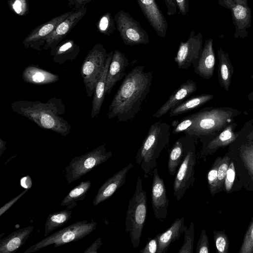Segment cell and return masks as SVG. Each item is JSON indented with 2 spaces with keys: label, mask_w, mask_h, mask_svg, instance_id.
<instances>
[{
  "label": "cell",
  "mask_w": 253,
  "mask_h": 253,
  "mask_svg": "<svg viewBox=\"0 0 253 253\" xmlns=\"http://www.w3.org/2000/svg\"><path fill=\"white\" fill-rule=\"evenodd\" d=\"M170 126L166 122L152 124L136 156L135 162L142 168L145 176L157 166L161 152L169 141Z\"/></svg>",
  "instance_id": "obj_3"
},
{
  "label": "cell",
  "mask_w": 253,
  "mask_h": 253,
  "mask_svg": "<svg viewBox=\"0 0 253 253\" xmlns=\"http://www.w3.org/2000/svg\"><path fill=\"white\" fill-rule=\"evenodd\" d=\"M102 245L101 238L99 237L84 252V253H97V250Z\"/></svg>",
  "instance_id": "obj_47"
},
{
  "label": "cell",
  "mask_w": 253,
  "mask_h": 253,
  "mask_svg": "<svg viewBox=\"0 0 253 253\" xmlns=\"http://www.w3.org/2000/svg\"><path fill=\"white\" fill-rule=\"evenodd\" d=\"M242 155L246 166L253 177V146L247 147L243 151Z\"/></svg>",
  "instance_id": "obj_36"
},
{
  "label": "cell",
  "mask_w": 253,
  "mask_h": 253,
  "mask_svg": "<svg viewBox=\"0 0 253 253\" xmlns=\"http://www.w3.org/2000/svg\"><path fill=\"white\" fill-rule=\"evenodd\" d=\"M158 248L157 236L153 239H149L143 249L139 251L140 253H157Z\"/></svg>",
  "instance_id": "obj_41"
},
{
  "label": "cell",
  "mask_w": 253,
  "mask_h": 253,
  "mask_svg": "<svg viewBox=\"0 0 253 253\" xmlns=\"http://www.w3.org/2000/svg\"><path fill=\"white\" fill-rule=\"evenodd\" d=\"M193 139L192 135L185 134L174 143L170 150L168 162V171L170 175H174L176 173Z\"/></svg>",
  "instance_id": "obj_20"
},
{
  "label": "cell",
  "mask_w": 253,
  "mask_h": 253,
  "mask_svg": "<svg viewBox=\"0 0 253 253\" xmlns=\"http://www.w3.org/2000/svg\"><path fill=\"white\" fill-rule=\"evenodd\" d=\"M193 122L191 114L182 119L180 121H174L172 123V126L173 127L172 133L176 134L184 132L192 125Z\"/></svg>",
  "instance_id": "obj_34"
},
{
  "label": "cell",
  "mask_w": 253,
  "mask_h": 253,
  "mask_svg": "<svg viewBox=\"0 0 253 253\" xmlns=\"http://www.w3.org/2000/svg\"><path fill=\"white\" fill-rule=\"evenodd\" d=\"M251 77H252V78H253V73H252V76H251Z\"/></svg>",
  "instance_id": "obj_52"
},
{
  "label": "cell",
  "mask_w": 253,
  "mask_h": 253,
  "mask_svg": "<svg viewBox=\"0 0 253 253\" xmlns=\"http://www.w3.org/2000/svg\"><path fill=\"white\" fill-rule=\"evenodd\" d=\"M142 13L157 35L165 38L168 29L165 17L155 0H136Z\"/></svg>",
  "instance_id": "obj_15"
},
{
  "label": "cell",
  "mask_w": 253,
  "mask_h": 253,
  "mask_svg": "<svg viewBox=\"0 0 253 253\" xmlns=\"http://www.w3.org/2000/svg\"><path fill=\"white\" fill-rule=\"evenodd\" d=\"M186 227L184 217H178L165 231L158 234L157 235L158 239L157 253L167 252L171 243L179 239L184 233Z\"/></svg>",
  "instance_id": "obj_23"
},
{
  "label": "cell",
  "mask_w": 253,
  "mask_h": 253,
  "mask_svg": "<svg viewBox=\"0 0 253 253\" xmlns=\"http://www.w3.org/2000/svg\"><path fill=\"white\" fill-rule=\"evenodd\" d=\"M6 141L3 140L2 138H0V156L4 153L6 149Z\"/></svg>",
  "instance_id": "obj_50"
},
{
  "label": "cell",
  "mask_w": 253,
  "mask_h": 253,
  "mask_svg": "<svg viewBox=\"0 0 253 253\" xmlns=\"http://www.w3.org/2000/svg\"><path fill=\"white\" fill-rule=\"evenodd\" d=\"M117 29L124 43L133 46L149 43L148 34L128 13L121 10L114 16Z\"/></svg>",
  "instance_id": "obj_9"
},
{
  "label": "cell",
  "mask_w": 253,
  "mask_h": 253,
  "mask_svg": "<svg viewBox=\"0 0 253 253\" xmlns=\"http://www.w3.org/2000/svg\"><path fill=\"white\" fill-rule=\"evenodd\" d=\"M114 28V23L109 13H107L102 16L98 23V29L101 33L109 35L113 32Z\"/></svg>",
  "instance_id": "obj_33"
},
{
  "label": "cell",
  "mask_w": 253,
  "mask_h": 253,
  "mask_svg": "<svg viewBox=\"0 0 253 253\" xmlns=\"http://www.w3.org/2000/svg\"><path fill=\"white\" fill-rule=\"evenodd\" d=\"M233 129V124L226 126L217 137L210 142L208 145V148L211 149H214L225 146L234 141L237 135L234 133Z\"/></svg>",
  "instance_id": "obj_31"
},
{
  "label": "cell",
  "mask_w": 253,
  "mask_h": 253,
  "mask_svg": "<svg viewBox=\"0 0 253 253\" xmlns=\"http://www.w3.org/2000/svg\"><path fill=\"white\" fill-rule=\"evenodd\" d=\"M72 211L67 209L60 211L50 213L44 224L45 237L55 229L61 227L72 218Z\"/></svg>",
  "instance_id": "obj_30"
},
{
  "label": "cell",
  "mask_w": 253,
  "mask_h": 253,
  "mask_svg": "<svg viewBox=\"0 0 253 253\" xmlns=\"http://www.w3.org/2000/svg\"><path fill=\"white\" fill-rule=\"evenodd\" d=\"M87 8L83 6L75 10L66 19L61 22L47 37L43 50L51 49L58 45L63 38L84 16Z\"/></svg>",
  "instance_id": "obj_14"
},
{
  "label": "cell",
  "mask_w": 253,
  "mask_h": 253,
  "mask_svg": "<svg viewBox=\"0 0 253 253\" xmlns=\"http://www.w3.org/2000/svg\"><path fill=\"white\" fill-rule=\"evenodd\" d=\"M107 54L102 44H96L89 50L82 64L80 73L88 97L93 95L96 84L104 71Z\"/></svg>",
  "instance_id": "obj_7"
},
{
  "label": "cell",
  "mask_w": 253,
  "mask_h": 253,
  "mask_svg": "<svg viewBox=\"0 0 253 253\" xmlns=\"http://www.w3.org/2000/svg\"><path fill=\"white\" fill-rule=\"evenodd\" d=\"M213 97L211 94H203L184 100L169 111V117L177 116L190 111L210 101Z\"/></svg>",
  "instance_id": "obj_28"
},
{
  "label": "cell",
  "mask_w": 253,
  "mask_h": 253,
  "mask_svg": "<svg viewBox=\"0 0 253 253\" xmlns=\"http://www.w3.org/2000/svg\"><path fill=\"white\" fill-rule=\"evenodd\" d=\"M74 11L67 12L36 27L23 40L22 43L24 47L25 48H31L38 51L42 50L48 36Z\"/></svg>",
  "instance_id": "obj_12"
},
{
  "label": "cell",
  "mask_w": 253,
  "mask_h": 253,
  "mask_svg": "<svg viewBox=\"0 0 253 253\" xmlns=\"http://www.w3.org/2000/svg\"><path fill=\"white\" fill-rule=\"evenodd\" d=\"M147 212V196L142 181L138 177L133 196L129 200L126 219V231L129 233L131 244L136 248L140 244Z\"/></svg>",
  "instance_id": "obj_5"
},
{
  "label": "cell",
  "mask_w": 253,
  "mask_h": 253,
  "mask_svg": "<svg viewBox=\"0 0 253 253\" xmlns=\"http://www.w3.org/2000/svg\"><path fill=\"white\" fill-rule=\"evenodd\" d=\"M34 227L17 230L0 240V253H14L23 246L29 238Z\"/></svg>",
  "instance_id": "obj_22"
},
{
  "label": "cell",
  "mask_w": 253,
  "mask_h": 253,
  "mask_svg": "<svg viewBox=\"0 0 253 253\" xmlns=\"http://www.w3.org/2000/svg\"><path fill=\"white\" fill-rule=\"evenodd\" d=\"M133 166L132 164L130 163L115 173L101 186L93 201L92 204L94 206L96 207L109 199L125 184L126 174Z\"/></svg>",
  "instance_id": "obj_16"
},
{
  "label": "cell",
  "mask_w": 253,
  "mask_h": 253,
  "mask_svg": "<svg viewBox=\"0 0 253 253\" xmlns=\"http://www.w3.org/2000/svg\"><path fill=\"white\" fill-rule=\"evenodd\" d=\"M80 51L79 46L73 40H68L51 49L50 55L54 63L61 65L76 59Z\"/></svg>",
  "instance_id": "obj_25"
},
{
  "label": "cell",
  "mask_w": 253,
  "mask_h": 253,
  "mask_svg": "<svg viewBox=\"0 0 253 253\" xmlns=\"http://www.w3.org/2000/svg\"><path fill=\"white\" fill-rule=\"evenodd\" d=\"M94 0H69V6H74L76 10L84 6V5Z\"/></svg>",
  "instance_id": "obj_48"
},
{
  "label": "cell",
  "mask_w": 253,
  "mask_h": 253,
  "mask_svg": "<svg viewBox=\"0 0 253 253\" xmlns=\"http://www.w3.org/2000/svg\"><path fill=\"white\" fill-rule=\"evenodd\" d=\"M218 167L217 166L213 167L208 174V181L210 191L211 193L216 190L217 186Z\"/></svg>",
  "instance_id": "obj_37"
},
{
  "label": "cell",
  "mask_w": 253,
  "mask_h": 253,
  "mask_svg": "<svg viewBox=\"0 0 253 253\" xmlns=\"http://www.w3.org/2000/svg\"><path fill=\"white\" fill-rule=\"evenodd\" d=\"M235 172L234 164L231 163L228 167L225 176V185L226 189L230 190L233 185L235 179Z\"/></svg>",
  "instance_id": "obj_42"
},
{
  "label": "cell",
  "mask_w": 253,
  "mask_h": 253,
  "mask_svg": "<svg viewBox=\"0 0 253 253\" xmlns=\"http://www.w3.org/2000/svg\"><path fill=\"white\" fill-rule=\"evenodd\" d=\"M112 155L111 151H107L105 144H103L84 154L73 158L65 168L68 183L80 178L107 161Z\"/></svg>",
  "instance_id": "obj_8"
},
{
  "label": "cell",
  "mask_w": 253,
  "mask_h": 253,
  "mask_svg": "<svg viewBox=\"0 0 253 253\" xmlns=\"http://www.w3.org/2000/svg\"><path fill=\"white\" fill-rule=\"evenodd\" d=\"M239 113L231 108H204L191 114L193 123L184 132L194 137L214 134L227 126Z\"/></svg>",
  "instance_id": "obj_4"
},
{
  "label": "cell",
  "mask_w": 253,
  "mask_h": 253,
  "mask_svg": "<svg viewBox=\"0 0 253 253\" xmlns=\"http://www.w3.org/2000/svg\"><path fill=\"white\" fill-rule=\"evenodd\" d=\"M209 243L208 238L206 234V231L202 230L200 238L197 243L196 253H208Z\"/></svg>",
  "instance_id": "obj_39"
},
{
  "label": "cell",
  "mask_w": 253,
  "mask_h": 253,
  "mask_svg": "<svg viewBox=\"0 0 253 253\" xmlns=\"http://www.w3.org/2000/svg\"><path fill=\"white\" fill-rule=\"evenodd\" d=\"M183 243L178 253H192L194 239V224L191 222L188 228H185Z\"/></svg>",
  "instance_id": "obj_32"
},
{
  "label": "cell",
  "mask_w": 253,
  "mask_h": 253,
  "mask_svg": "<svg viewBox=\"0 0 253 253\" xmlns=\"http://www.w3.org/2000/svg\"><path fill=\"white\" fill-rule=\"evenodd\" d=\"M90 181H82L78 185L72 189L62 201L60 205L71 210L78 204V202L83 200L91 187Z\"/></svg>",
  "instance_id": "obj_29"
},
{
  "label": "cell",
  "mask_w": 253,
  "mask_h": 253,
  "mask_svg": "<svg viewBox=\"0 0 253 253\" xmlns=\"http://www.w3.org/2000/svg\"><path fill=\"white\" fill-rule=\"evenodd\" d=\"M222 4L230 8L238 31L245 30L250 24L251 14L247 0H222Z\"/></svg>",
  "instance_id": "obj_21"
},
{
  "label": "cell",
  "mask_w": 253,
  "mask_h": 253,
  "mask_svg": "<svg viewBox=\"0 0 253 253\" xmlns=\"http://www.w3.org/2000/svg\"><path fill=\"white\" fill-rule=\"evenodd\" d=\"M215 62L213 41L210 39L206 41L198 61L193 65L194 72L203 79H210L213 75Z\"/></svg>",
  "instance_id": "obj_19"
},
{
  "label": "cell",
  "mask_w": 253,
  "mask_h": 253,
  "mask_svg": "<svg viewBox=\"0 0 253 253\" xmlns=\"http://www.w3.org/2000/svg\"><path fill=\"white\" fill-rule=\"evenodd\" d=\"M29 189H25L23 192L20 193L15 197L13 198L12 200L6 203L0 209V216H1L6 211H7L10 207H11L19 199L21 198Z\"/></svg>",
  "instance_id": "obj_43"
},
{
  "label": "cell",
  "mask_w": 253,
  "mask_h": 253,
  "mask_svg": "<svg viewBox=\"0 0 253 253\" xmlns=\"http://www.w3.org/2000/svg\"><path fill=\"white\" fill-rule=\"evenodd\" d=\"M128 66L129 61L125 54L118 49L114 51L107 76L105 94H110L116 84L126 77Z\"/></svg>",
  "instance_id": "obj_17"
},
{
  "label": "cell",
  "mask_w": 253,
  "mask_h": 253,
  "mask_svg": "<svg viewBox=\"0 0 253 253\" xmlns=\"http://www.w3.org/2000/svg\"><path fill=\"white\" fill-rule=\"evenodd\" d=\"M167 9V13L169 16H173L177 12V4L175 0H164Z\"/></svg>",
  "instance_id": "obj_46"
},
{
  "label": "cell",
  "mask_w": 253,
  "mask_h": 253,
  "mask_svg": "<svg viewBox=\"0 0 253 253\" xmlns=\"http://www.w3.org/2000/svg\"><path fill=\"white\" fill-rule=\"evenodd\" d=\"M197 88L195 82L190 79L187 80L171 94L167 101L152 115V117L155 118L162 117L194 93Z\"/></svg>",
  "instance_id": "obj_18"
},
{
  "label": "cell",
  "mask_w": 253,
  "mask_h": 253,
  "mask_svg": "<svg viewBox=\"0 0 253 253\" xmlns=\"http://www.w3.org/2000/svg\"><path fill=\"white\" fill-rule=\"evenodd\" d=\"M202 35L195 34L194 30L190 32L186 42H181L174 58L177 67L180 69H188L198 61L202 51Z\"/></svg>",
  "instance_id": "obj_11"
},
{
  "label": "cell",
  "mask_w": 253,
  "mask_h": 253,
  "mask_svg": "<svg viewBox=\"0 0 253 253\" xmlns=\"http://www.w3.org/2000/svg\"><path fill=\"white\" fill-rule=\"evenodd\" d=\"M11 7L12 10L20 15H23L27 12L28 3L26 0H10Z\"/></svg>",
  "instance_id": "obj_38"
},
{
  "label": "cell",
  "mask_w": 253,
  "mask_h": 253,
  "mask_svg": "<svg viewBox=\"0 0 253 253\" xmlns=\"http://www.w3.org/2000/svg\"><path fill=\"white\" fill-rule=\"evenodd\" d=\"M224 161L220 166L218 168V175H217V186L219 182L223 181L225 177L226 176L227 169H228V161Z\"/></svg>",
  "instance_id": "obj_44"
},
{
  "label": "cell",
  "mask_w": 253,
  "mask_h": 253,
  "mask_svg": "<svg viewBox=\"0 0 253 253\" xmlns=\"http://www.w3.org/2000/svg\"><path fill=\"white\" fill-rule=\"evenodd\" d=\"M195 164V148L193 142L175 173L173 189V196L177 201L180 200L194 182V169Z\"/></svg>",
  "instance_id": "obj_10"
},
{
  "label": "cell",
  "mask_w": 253,
  "mask_h": 253,
  "mask_svg": "<svg viewBox=\"0 0 253 253\" xmlns=\"http://www.w3.org/2000/svg\"><path fill=\"white\" fill-rule=\"evenodd\" d=\"M152 173L153 178L151 187V203L155 218L163 221L168 214L169 200L163 179L160 176L155 167Z\"/></svg>",
  "instance_id": "obj_13"
},
{
  "label": "cell",
  "mask_w": 253,
  "mask_h": 253,
  "mask_svg": "<svg viewBox=\"0 0 253 253\" xmlns=\"http://www.w3.org/2000/svg\"><path fill=\"white\" fill-rule=\"evenodd\" d=\"M144 69V66L137 65L126 76L108 107L109 119L116 118L119 122H126L139 112L153 79L152 72H145Z\"/></svg>",
  "instance_id": "obj_1"
},
{
  "label": "cell",
  "mask_w": 253,
  "mask_h": 253,
  "mask_svg": "<svg viewBox=\"0 0 253 253\" xmlns=\"http://www.w3.org/2000/svg\"><path fill=\"white\" fill-rule=\"evenodd\" d=\"M253 252V222L245 235L240 252L250 253Z\"/></svg>",
  "instance_id": "obj_35"
},
{
  "label": "cell",
  "mask_w": 253,
  "mask_h": 253,
  "mask_svg": "<svg viewBox=\"0 0 253 253\" xmlns=\"http://www.w3.org/2000/svg\"><path fill=\"white\" fill-rule=\"evenodd\" d=\"M20 184L22 187L29 189L32 185L31 178L29 175L22 177L20 180Z\"/></svg>",
  "instance_id": "obj_49"
},
{
  "label": "cell",
  "mask_w": 253,
  "mask_h": 253,
  "mask_svg": "<svg viewBox=\"0 0 253 253\" xmlns=\"http://www.w3.org/2000/svg\"><path fill=\"white\" fill-rule=\"evenodd\" d=\"M218 80L220 86L228 91L234 74V68L230 60L228 54L225 53L220 47L217 51Z\"/></svg>",
  "instance_id": "obj_27"
},
{
  "label": "cell",
  "mask_w": 253,
  "mask_h": 253,
  "mask_svg": "<svg viewBox=\"0 0 253 253\" xmlns=\"http://www.w3.org/2000/svg\"><path fill=\"white\" fill-rule=\"evenodd\" d=\"M11 110L35 123L42 128L51 130L65 136L71 132V126L60 116L65 112V106L59 98L53 97L46 102L19 100L10 104Z\"/></svg>",
  "instance_id": "obj_2"
},
{
  "label": "cell",
  "mask_w": 253,
  "mask_h": 253,
  "mask_svg": "<svg viewBox=\"0 0 253 253\" xmlns=\"http://www.w3.org/2000/svg\"><path fill=\"white\" fill-rule=\"evenodd\" d=\"M177 6L180 13L183 16H185L189 11L188 0H175Z\"/></svg>",
  "instance_id": "obj_45"
},
{
  "label": "cell",
  "mask_w": 253,
  "mask_h": 253,
  "mask_svg": "<svg viewBox=\"0 0 253 253\" xmlns=\"http://www.w3.org/2000/svg\"><path fill=\"white\" fill-rule=\"evenodd\" d=\"M215 242L217 250L219 253L226 252L227 241L226 236L222 234L216 233L215 235Z\"/></svg>",
  "instance_id": "obj_40"
},
{
  "label": "cell",
  "mask_w": 253,
  "mask_h": 253,
  "mask_svg": "<svg viewBox=\"0 0 253 253\" xmlns=\"http://www.w3.org/2000/svg\"><path fill=\"white\" fill-rule=\"evenodd\" d=\"M114 51L108 53L105 66L103 73L98 81L93 93L90 116L91 118H97L104 100L105 86L107 73L112 58Z\"/></svg>",
  "instance_id": "obj_24"
},
{
  "label": "cell",
  "mask_w": 253,
  "mask_h": 253,
  "mask_svg": "<svg viewBox=\"0 0 253 253\" xmlns=\"http://www.w3.org/2000/svg\"><path fill=\"white\" fill-rule=\"evenodd\" d=\"M97 222L93 219L78 221L61 229L50 235L45 237L42 240L31 246L24 253L36 252L45 247L54 245L58 247L67 243L81 240L91 233L96 229Z\"/></svg>",
  "instance_id": "obj_6"
},
{
  "label": "cell",
  "mask_w": 253,
  "mask_h": 253,
  "mask_svg": "<svg viewBox=\"0 0 253 253\" xmlns=\"http://www.w3.org/2000/svg\"><path fill=\"white\" fill-rule=\"evenodd\" d=\"M22 78L24 82L32 84L44 85L58 81L60 77L37 67L28 66L23 71Z\"/></svg>",
  "instance_id": "obj_26"
},
{
  "label": "cell",
  "mask_w": 253,
  "mask_h": 253,
  "mask_svg": "<svg viewBox=\"0 0 253 253\" xmlns=\"http://www.w3.org/2000/svg\"><path fill=\"white\" fill-rule=\"evenodd\" d=\"M248 98L250 101H253V91L248 94Z\"/></svg>",
  "instance_id": "obj_51"
}]
</instances>
